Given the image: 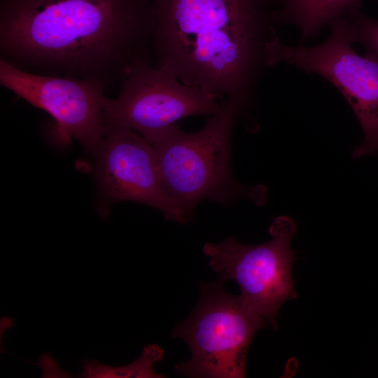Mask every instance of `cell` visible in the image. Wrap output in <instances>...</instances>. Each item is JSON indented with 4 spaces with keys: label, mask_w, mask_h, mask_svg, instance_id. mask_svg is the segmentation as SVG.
<instances>
[{
    "label": "cell",
    "mask_w": 378,
    "mask_h": 378,
    "mask_svg": "<svg viewBox=\"0 0 378 378\" xmlns=\"http://www.w3.org/2000/svg\"><path fill=\"white\" fill-rule=\"evenodd\" d=\"M152 0H0L1 58L29 72L122 85L153 54Z\"/></svg>",
    "instance_id": "6da1fadb"
},
{
    "label": "cell",
    "mask_w": 378,
    "mask_h": 378,
    "mask_svg": "<svg viewBox=\"0 0 378 378\" xmlns=\"http://www.w3.org/2000/svg\"><path fill=\"white\" fill-rule=\"evenodd\" d=\"M156 67L239 111L245 127L258 125L253 108L277 35L276 0H152Z\"/></svg>",
    "instance_id": "7a4b0ae2"
},
{
    "label": "cell",
    "mask_w": 378,
    "mask_h": 378,
    "mask_svg": "<svg viewBox=\"0 0 378 378\" xmlns=\"http://www.w3.org/2000/svg\"><path fill=\"white\" fill-rule=\"evenodd\" d=\"M239 111L228 103L211 115L198 132L173 124L150 142L161 179L170 200L186 223L203 200L229 204L246 197L257 205L267 200L262 186L245 187L231 169V137Z\"/></svg>",
    "instance_id": "3957f363"
},
{
    "label": "cell",
    "mask_w": 378,
    "mask_h": 378,
    "mask_svg": "<svg viewBox=\"0 0 378 378\" xmlns=\"http://www.w3.org/2000/svg\"><path fill=\"white\" fill-rule=\"evenodd\" d=\"M222 280L200 285V300L174 328L172 337L183 339L190 358L176 366L188 377H245L246 354L255 332L265 320L241 297L227 293Z\"/></svg>",
    "instance_id": "277c9868"
},
{
    "label": "cell",
    "mask_w": 378,
    "mask_h": 378,
    "mask_svg": "<svg viewBox=\"0 0 378 378\" xmlns=\"http://www.w3.org/2000/svg\"><path fill=\"white\" fill-rule=\"evenodd\" d=\"M328 25V37L312 47L290 46L276 36L267 47V68L285 63L331 83L351 106L363 132V142L353 156L372 155L378 153V61L354 50L344 16Z\"/></svg>",
    "instance_id": "5b68a950"
},
{
    "label": "cell",
    "mask_w": 378,
    "mask_h": 378,
    "mask_svg": "<svg viewBox=\"0 0 378 378\" xmlns=\"http://www.w3.org/2000/svg\"><path fill=\"white\" fill-rule=\"evenodd\" d=\"M297 225L288 216L275 218L269 228L271 239L258 245L243 244L232 237L202 248L209 265L222 281L233 280L242 300L276 328L281 304L297 298L292 268L295 253L291 241Z\"/></svg>",
    "instance_id": "8992f818"
},
{
    "label": "cell",
    "mask_w": 378,
    "mask_h": 378,
    "mask_svg": "<svg viewBox=\"0 0 378 378\" xmlns=\"http://www.w3.org/2000/svg\"><path fill=\"white\" fill-rule=\"evenodd\" d=\"M121 88L117 98L106 100L105 125L126 126L149 143L180 119L211 115L220 108V103L214 97L154 68L148 59L134 62Z\"/></svg>",
    "instance_id": "52a82bcc"
},
{
    "label": "cell",
    "mask_w": 378,
    "mask_h": 378,
    "mask_svg": "<svg viewBox=\"0 0 378 378\" xmlns=\"http://www.w3.org/2000/svg\"><path fill=\"white\" fill-rule=\"evenodd\" d=\"M0 83L30 104L47 111L64 140H77L92 155L106 125L104 85L94 80L37 74L0 59Z\"/></svg>",
    "instance_id": "ba28073f"
},
{
    "label": "cell",
    "mask_w": 378,
    "mask_h": 378,
    "mask_svg": "<svg viewBox=\"0 0 378 378\" xmlns=\"http://www.w3.org/2000/svg\"><path fill=\"white\" fill-rule=\"evenodd\" d=\"M105 125V135L92 155L105 197L111 202L144 204L161 211L168 220L186 223L163 186L153 146L126 126Z\"/></svg>",
    "instance_id": "9c48e42d"
},
{
    "label": "cell",
    "mask_w": 378,
    "mask_h": 378,
    "mask_svg": "<svg viewBox=\"0 0 378 378\" xmlns=\"http://www.w3.org/2000/svg\"><path fill=\"white\" fill-rule=\"evenodd\" d=\"M279 8L274 16L276 25H293L300 41L316 37L332 20L360 6V0H276Z\"/></svg>",
    "instance_id": "30bf717a"
},
{
    "label": "cell",
    "mask_w": 378,
    "mask_h": 378,
    "mask_svg": "<svg viewBox=\"0 0 378 378\" xmlns=\"http://www.w3.org/2000/svg\"><path fill=\"white\" fill-rule=\"evenodd\" d=\"M164 356L163 349L154 344L146 346L141 356L133 363L114 367L101 364L96 360H85L83 364V377L87 378H161L162 374L154 371L153 365Z\"/></svg>",
    "instance_id": "8fae6325"
},
{
    "label": "cell",
    "mask_w": 378,
    "mask_h": 378,
    "mask_svg": "<svg viewBox=\"0 0 378 378\" xmlns=\"http://www.w3.org/2000/svg\"><path fill=\"white\" fill-rule=\"evenodd\" d=\"M344 17L352 43L363 46L366 55L378 61V20L363 14L360 6L350 10Z\"/></svg>",
    "instance_id": "7c38bea8"
}]
</instances>
